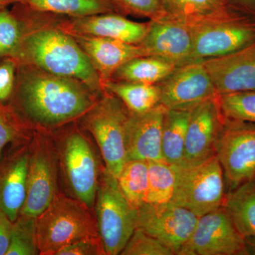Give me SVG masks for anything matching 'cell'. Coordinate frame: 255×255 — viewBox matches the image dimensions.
Here are the masks:
<instances>
[{
  "mask_svg": "<svg viewBox=\"0 0 255 255\" xmlns=\"http://www.w3.org/2000/svg\"><path fill=\"white\" fill-rule=\"evenodd\" d=\"M101 94L76 79L29 65H18L9 101L28 124L54 128L81 119Z\"/></svg>",
  "mask_w": 255,
  "mask_h": 255,
  "instance_id": "cell-2",
  "label": "cell"
},
{
  "mask_svg": "<svg viewBox=\"0 0 255 255\" xmlns=\"http://www.w3.org/2000/svg\"><path fill=\"white\" fill-rule=\"evenodd\" d=\"M102 86L120 99L130 113H145L159 105L160 102V91L157 85L110 80Z\"/></svg>",
  "mask_w": 255,
  "mask_h": 255,
  "instance_id": "cell-26",
  "label": "cell"
},
{
  "mask_svg": "<svg viewBox=\"0 0 255 255\" xmlns=\"http://www.w3.org/2000/svg\"><path fill=\"white\" fill-rule=\"evenodd\" d=\"M60 27L70 34L111 38L138 45L145 36L147 23L131 21L118 13L68 17L60 15Z\"/></svg>",
  "mask_w": 255,
  "mask_h": 255,
  "instance_id": "cell-17",
  "label": "cell"
},
{
  "mask_svg": "<svg viewBox=\"0 0 255 255\" xmlns=\"http://www.w3.org/2000/svg\"><path fill=\"white\" fill-rule=\"evenodd\" d=\"M59 143V164L68 190L92 210L102 172L98 155L90 140L77 128L67 132Z\"/></svg>",
  "mask_w": 255,
  "mask_h": 255,
  "instance_id": "cell-7",
  "label": "cell"
},
{
  "mask_svg": "<svg viewBox=\"0 0 255 255\" xmlns=\"http://www.w3.org/2000/svg\"><path fill=\"white\" fill-rule=\"evenodd\" d=\"M166 110L158 105L145 113L130 112L126 129L127 161H164L162 129Z\"/></svg>",
  "mask_w": 255,
  "mask_h": 255,
  "instance_id": "cell-18",
  "label": "cell"
},
{
  "mask_svg": "<svg viewBox=\"0 0 255 255\" xmlns=\"http://www.w3.org/2000/svg\"><path fill=\"white\" fill-rule=\"evenodd\" d=\"M230 191L255 177V124L226 118L216 146Z\"/></svg>",
  "mask_w": 255,
  "mask_h": 255,
  "instance_id": "cell-9",
  "label": "cell"
},
{
  "mask_svg": "<svg viewBox=\"0 0 255 255\" xmlns=\"http://www.w3.org/2000/svg\"><path fill=\"white\" fill-rule=\"evenodd\" d=\"M13 221L0 210V255H6L9 248Z\"/></svg>",
  "mask_w": 255,
  "mask_h": 255,
  "instance_id": "cell-37",
  "label": "cell"
},
{
  "mask_svg": "<svg viewBox=\"0 0 255 255\" xmlns=\"http://www.w3.org/2000/svg\"><path fill=\"white\" fill-rule=\"evenodd\" d=\"M160 102L167 110L189 111L219 95L201 60L177 67L157 84Z\"/></svg>",
  "mask_w": 255,
  "mask_h": 255,
  "instance_id": "cell-13",
  "label": "cell"
},
{
  "mask_svg": "<svg viewBox=\"0 0 255 255\" xmlns=\"http://www.w3.org/2000/svg\"><path fill=\"white\" fill-rule=\"evenodd\" d=\"M37 218L20 214L13 222L6 255H37Z\"/></svg>",
  "mask_w": 255,
  "mask_h": 255,
  "instance_id": "cell-29",
  "label": "cell"
},
{
  "mask_svg": "<svg viewBox=\"0 0 255 255\" xmlns=\"http://www.w3.org/2000/svg\"><path fill=\"white\" fill-rule=\"evenodd\" d=\"M178 255H249L247 241L224 206L201 216Z\"/></svg>",
  "mask_w": 255,
  "mask_h": 255,
  "instance_id": "cell-10",
  "label": "cell"
},
{
  "mask_svg": "<svg viewBox=\"0 0 255 255\" xmlns=\"http://www.w3.org/2000/svg\"><path fill=\"white\" fill-rule=\"evenodd\" d=\"M58 150L49 135L35 132L28 144L26 196L20 214L37 218L58 193Z\"/></svg>",
  "mask_w": 255,
  "mask_h": 255,
  "instance_id": "cell-8",
  "label": "cell"
},
{
  "mask_svg": "<svg viewBox=\"0 0 255 255\" xmlns=\"http://www.w3.org/2000/svg\"><path fill=\"white\" fill-rule=\"evenodd\" d=\"M29 124L11 105L0 103V160L5 147L10 143H24Z\"/></svg>",
  "mask_w": 255,
  "mask_h": 255,
  "instance_id": "cell-30",
  "label": "cell"
},
{
  "mask_svg": "<svg viewBox=\"0 0 255 255\" xmlns=\"http://www.w3.org/2000/svg\"><path fill=\"white\" fill-rule=\"evenodd\" d=\"M122 255H173L169 248L155 238L140 230H135L123 251Z\"/></svg>",
  "mask_w": 255,
  "mask_h": 255,
  "instance_id": "cell-34",
  "label": "cell"
},
{
  "mask_svg": "<svg viewBox=\"0 0 255 255\" xmlns=\"http://www.w3.org/2000/svg\"><path fill=\"white\" fill-rule=\"evenodd\" d=\"M12 4V0H0V6H9Z\"/></svg>",
  "mask_w": 255,
  "mask_h": 255,
  "instance_id": "cell-40",
  "label": "cell"
},
{
  "mask_svg": "<svg viewBox=\"0 0 255 255\" xmlns=\"http://www.w3.org/2000/svg\"><path fill=\"white\" fill-rule=\"evenodd\" d=\"M201 61L219 95L255 91V41L230 54Z\"/></svg>",
  "mask_w": 255,
  "mask_h": 255,
  "instance_id": "cell-16",
  "label": "cell"
},
{
  "mask_svg": "<svg viewBox=\"0 0 255 255\" xmlns=\"http://www.w3.org/2000/svg\"><path fill=\"white\" fill-rule=\"evenodd\" d=\"M28 144H20L0 160V210L14 222L26 196Z\"/></svg>",
  "mask_w": 255,
  "mask_h": 255,
  "instance_id": "cell-19",
  "label": "cell"
},
{
  "mask_svg": "<svg viewBox=\"0 0 255 255\" xmlns=\"http://www.w3.org/2000/svg\"><path fill=\"white\" fill-rule=\"evenodd\" d=\"M161 2L163 16L184 23L191 28L248 14L238 9L231 0H161Z\"/></svg>",
  "mask_w": 255,
  "mask_h": 255,
  "instance_id": "cell-21",
  "label": "cell"
},
{
  "mask_svg": "<svg viewBox=\"0 0 255 255\" xmlns=\"http://www.w3.org/2000/svg\"><path fill=\"white\" fill-rule=\"evenodd\" d=\"M177 68L174 64L157 57H137L122 65L111 80L157 85Z\"/></svg>",
  "mask_w": 255,
  "mask_h": 255,
  "instance_id": "cell-24",
  "label": "cell"
},
{
  "mask_svg": "<svg viewBox=\"0 0 255 255\" xmlns=\"http://www.w3.org/2000/svg\"><path fill=\"white\" fill-rule=\"evenodd\" d=\"M130 112L120 99L104 89L82 124L95 137L105 168L117 178L127 161L126 129Z\"/></svg>",
  "mask_w": 255,
  "mask_h": 255,
  "instance_id": "cell-5",
  "label": "cell"
},
{
  "mask_svg": "<svg viewBox=\"0 0 255 255\" xmlns=\"http://www.w3.org/2000/svg\"><path fill=\"white\" fill-rule=\"evenodd\" d=\"M136 210V228L155 238L174 255L187 243L199 217L185 208L172 203H144Z\"/></svg>",
  "mask_w": 255,
  "mask_h": 255,
  "instance_id": "cell-12",
  "label": "cell"
},
{
  "mask_svg": "<svg viewBox=\"0 0 255 255\" xmlns=\"http://www.w3.org/2000/svg\"><path fill=\"white\" fill-rule=\"evenodd\" d=\"M249 255H255V239H246Z\"/></svg>",
  "mask_w": 255,
  "mask_h": 255,
  "instance_id": "cell-39",
  "label": "cell"
},
{
  "mask_svg": "<svg viewBox=\"0 0 255 255\" xmlns=\"http://www.w3.org/2000/svg\"><path fill=\"white\" fill-rule=\"evenodd\" d=\"M21 24V38L10 58L48 73L75 78L96 93L104 90L98 74L70 33L60 27V15L35 11L13 4Z\"/></svg>",
  "mask_w": 255,
  "mask_h": 255,
  "instance_id": "cell-1",
  "label": "cell"
},
{
  "mask_svg": "<svg viewBox=\"0 0 255 255\" xmlns=\"http://www.w3.org/2000/svg\"><path fill=\"white\" fill-rule=\"evenodd\" d=\"M235 6L255 18V0H231Z\"/></svg>",
  "mask_w": 255,
  "mask_h": 255,
  "instance_id": "cell-38",
  "label": "cell"
},
{
  "mask_svg": "<svg viewBox=\"0 0 255 255\" xmlns=\"http://www.w3.org/2000/svg\"><path fill=\"white\" fill-rule=\"evenodd\" d=\"M95 206L106 254L121 255L136 229V210L124 197L117 178L106 168L100 175Z\"/></svg>",
  "mask_w": 255,
  "mask_h": 255,
  "instance_id": "cell-6",
  "label": "cell"
},
{
  "mask_svg": "<svg viewBox=\"0 0 255 255\" xmlns=\"http://www.w3.org/2000/svg\"><path fill=\"white\" fill-rule=\"evenodd\" d=\"M13 4L68 17L117 13L110 0H12Z\"/></svg>",
  "mask_w": 255,
  "mask_h": 255,
  "instance_id": "cell-23",
  "label": "cell"
},
{
  "mask_svg": "<svg viewBox=\"0 0 255 255\" xmlns=\"http://www.w3.org/2000/svg\"><path fill=\"white\" fill-rule=\"evenodd\" d=\"M218 100L225 118L255 124V91L219 95Z\"/></svg>",
  "mask_w": 255,
  "mask_h": 255,
  "instance_id": "cell-31",
  "label": "cell"
},
{
  "mask_svg": "<svg viewBox=\"0 0 255 255\" xmlns=\"http://www.w3.org/2000/svg\"><path fill=\"white\" fill-rule=\"evenodd\" d=\"M138 45L145 56L162 58L179 67L190 63L194 36L187 25L162 16L147 22V31Z\"/></svg>",
  "mask_w": 255,
  "mask_h": 255,
  "instance_id": "cell-14",
  "label": "cell"
},
{
  "mask_svg": "<svg viewBox=\"0 0 255 255\" xmlns=\"http://www.w3.org/2000/svg\"><path fill=\"white\" fill-rule=\"evenodd\" d=\"M70 35L87 55L102 85L112 80L116 71L128 60L145 56L139 45L102 37Z\"/></svg>",
  "mask_w": 255,
  "mask_h": 255,
  "instance_id": "cell-20",
  "label": "cell"
},
{
  "mask_svg": "<svg viewBox=\"0 0 255 255\" xmlns=\"http://www.w3.org/2000/svg\"><path fill=\"white\" fill-rule=\"evenodd\" d=\"M8 6H0V58H9L21 38V24Z\"/></svg>",
  "mask_w": 255,
  "mask_h": 255,
  "instance_id": "cell-32",
  "label": "cell"
},
{
  "mask_svg": "<svg viewBox=\"0 0 255 255\" xmlns=\"http://www.w3.org/2000/svg\"><path fill=\"white\" fill-rule=\"evenodd\" d=\"M172 166L176 175L172 204L199 218L224 205L226 182L216 155L194 163Z\"/></svg>",
  "mask_w": 255,
  "mask_h": 255,
  "instance_id": "cell-4",
  "label": "cell"
},
{
  "mask_svg": "<svg viewBox=\"0 0 255 255\" xmlns=\"http://www.w3.org/2000/svg\"><path fill=\"white\" fill-rule=\"evenodd\" d=\"M218 97L203 102L191 111L182 163H194L215 155L224 125Z\"/></svg>",
  "mask_w": 255,
  "mask_h": 255,
  "instance_id": "cell-15",
  "label": "cell"
},
{
  "mask_svg": "<svg viewBox=\"0 0 255 255\" xmlns=\"http://www.w3.org/2000/svg\"><path fill=\"white\" fill-rule=\"evenodd\" d=\"M191 112L166 110L162 129V152L164 162L171 165L184 159L188 124Z\"/></svg>",
  "mask_w": 255,
  "mask_h": 255,
  "instance_id": "cell-25",
  "label": "cell"
},
{
  "mask_svg": "<svg viewBox=\"0 0 255 255\" xmlns=\"http://www.w3.org/2000/svg\"><path fill=\"white\" fill-rule=\"evenodd\" d=\"M116 12L124 16L148 18L150 20L163 16L161 0H110Z\"/></svg>",
  "mask_w": 255,
  "mask_h": 255,
  "instance_id": "cell-33",
  "label": "cell"
},
{
  "mask_svg": "<svg viewBox=\"0 0 255 255\" xmlns=\"http://www.w3.org/2000/svg\"><path fill=\"white\" fill-rule=\"evenodd\" d=\"M223 206L242 236L255 239V177L230 191Z\"/></svg>",
  "mask_w": 255,
  "mask_h": 255,
  "instance_id": "cell-22",
  "label": "cell"
},
{
  "mask_svg": "<svg viewBox=\"0 0 255 255\" xmlns=\"http://www.w3.org/2000/svg\"><path fill=\"white\" fill-rule=\"evenodd\" d=\"M106 254L101 237L80 240L64 247L55 255H105Z\"/></svg>",
  "mask_w": 255,
  "mask_h": 255,
  "instance_id": "cell-36",
  "label": "cell"
},
{
  "mask_svg": "<svg viewBox=\"0 0 255 255\" xmlns=\"http://www.w3.org/2000/svg\"><path fill=\"white\" fill-rule=\"evenodd\" d=\"M17 65L10 58L0 63V103L11 100L16 83Z\"/></svg>",
  "mask_w": 255,
  "mask_h": 255,
  "instance_id": "cell-35",
  "label": "cell"
},
{
  "mask_svg": "<svg viewBox=\"0 0 255 255\" xmlns=\"http://www.w3.org/2000/svg\"><path fill=\"white\" fill-rule=\"evenodd\" d=\"M191 30L194 45L190 63L230 54L255 42V18L243 14Z\"/></svg>",
  "mask_w": 255,
  "mask_h": 255,
  "instance_id": "cell-11",
  "label": "cell"
},
{
  "mask_svg": "<svg viewBox=\"0 0 255 255\" xmlns=\"http://www.w3.org/2000/svg\"><path fill=\"white\" fill-rule=\"evenodd\" d=\"M148 187L146 203L167 204L172 201L176 175L173 167L164 161H147Z\"/></svg>",
  "mask_w": 255,
  "mask_h": 255,
  "instance_id": "cell-28",
  "label": "cell"
},
{
  "mask_svg": "<svg viewBox=\"0 0 255 255\" xmlns=\"http://www.w3.org/2000/svg\"><path fill=\"white\" fill-rule=\"evenodd\" d=\"M117 179L119 189L132 208L137 209L146 202L148 187L147 161H127Z\"/></svg>",
  "mask_w": 255,
  "mask_h": 255,
  "instance_id": "cell-27",
  "label": "cell"
},
{
  "mask_svg": "<svg viewBox=\"0 0 255 255\" xmlns=\"http://www.w3.org/2000/svg\"><path fill=\"white\" fill-rule=\"evenodd\" d=\"M37 243L39 255L57 252L85 238L100 237L97 219L81 201L58 194L37 217Z\"/></svg>",
  "mask_w": 255,
  "mask_h": 255,
  "instance_id": "cell-3",
  "label": "cell"
}]
</instances>
